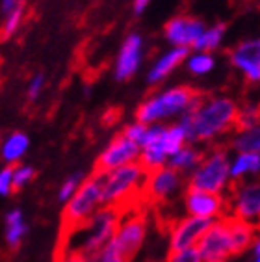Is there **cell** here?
I'll return each instance as SVG.
<instances>
[{"instance_id": "3957f363", "label": "cell", "mask_w": 260, "mask_h": 262, "mask_svg": "<svg viewBox=\"0 0 260 262\" xmlns=\"http://www.w3.org/2000/svg\"><path fill=\"white\" fill-rule=\"evenodd\" d=\"M147 175L149 173L138 164H126L108 173H102L100 179V201L106 207H115L125 210L138 205V199L143 195Z\"/></svg>"}, {"instance_id": "e0dca14e", "label": "cell", "mask_w": 260, "mask_h": 262, "mask_svg": "<svg viewBox=\"0 0 260 262\" xmlns=\"http://www.w3.org/2000/svg\"><path fill=\"white\" fill-rule=\"evenodd\" d=\"M190 54L188 49H182V47H173L171 51L164 52V54L156 60V63L153 66V69L149 71V75H147V82L156 86V84H160L162 80H165L167 76L177 69V67L186 60V56Z\"/></svg>"}, {"instance_id": "d590c367", "label": "cell", "mask_w": 260, "mask_h": 262, "mask_svg": "<svg viewBox=\"0 0 260 262\" xmlns=\"http://www.w3.org/2000/svg\"><path fill=\"white\" fill-rule=\"evenodd\" d=\"M149 2L150 0H134V13L136 15H141V13L147 10Z\"/></svg>"}, {"instance_id": "7402d4cb", "label": "cell", "mask_w": 260, "mask_h": 262, "mask_svg": "<svg viewBox=\"0 0 260 262\" xmlns=\"http://www.w3.org/2000/svg\"><path fill=\"white\" fill-rule=\"evenodd\" d=\"M201 158H203V152L197 151L190 143H186L184 147H180L179 151L173 152V155L167 158V166L182 175V173H186V171H193V167L199 164Z\"/></svg>"}, {"instance_id": "8fae6325", "label": "cell", "mask_w": 260, "mask_h": 262, "mask_svg": "<svg viewBox=\"0 0 260 262\" xmlns=\"http://www.w3.org/2000/svg\"><path fill=\"white\" fill-rule=\"evenodd\" d=\"M184 207L188 216L218 220L227 214V199L221 193H210L188 188L184 195Z\"/></svg>"}, {"instance_id": "ac0fdd59", "label": "cell", "mask_w": 260, "mask_h": 262, "mask_svg": "<svg viewBox=\"0 0 260 262\" xmlns=\"http://www.w3.org/2000/svg\"><path fill=\"white\" fill-rule=\"evenodd\" d=\"M225 223L227 229H229L230 234V242H232V249H234V255H240V253L247 251L253 242L256 240V229L255 223L244 222V220H238V217L225 214Z\"/></svg>"}, {"instance_id": "d6a6232c", "label": "cell", "mask_w": 260, "mask_h": 262, "mask_svg": "<svg viewBox=\"0 0 260 262\" xmlns=\"http://www.w3.org/2000/svg\"><path fill=\"white\" fill-rule=\"evenodd\" d=\"M13 192V167L6 166L0 169V195L8 197Z\"/></svg>"}, {"instance_id": "603a6c76", "label": "cell", "mask_w": 260, "mask_h": 262, "mask_svg": "<svg viewBox=\"0 0 260 262\" xmlns=\"http://www.w3.org/2000/svg\"><path fill=\"white\" fill-rule=\"evenodd\" d=\"M26 15V2L20 0L19 4L13 10L2 13V25H0V41H6L13 37L19 32V28L23 26V20Z\"/></svg>"}, {"instance_id": "1f68e13d", "label": "cell", "mask_w": 260, "mask_h": 262, "mask_svg": "<svg viewBox=\"0 0 260 262\" xmlns=\"http://www.w3.org/2000/svg\"><path fill=\"white\" fill-rule=\"evenodd\" d=\"M145 130H147V125H143V123H140V121H134V123H130V125L125 126L123 136L140 147L141 140H143V136H145Z\"/></svg>"}, {"instance_id": "30bf717a", "label": "cell", "mask_w": 260, "mask_h": 262, "mask_svg": "<svg viewBox=\"0 0 260 262\" xmlns=\"http://www.w3.org/2000/svg\"><path fill=\"white\" fill-rule=\"evenodd\" d=\"M138 157H140V147L136 145V143H132L130 140H126L123 134H119V136H115L108 143V147H106L104 151L100 152L93 173H99V175L108 173L121 166L138 162Z\"/></svg>"}, {"instance_id": "4316f807", "label": "cell", "mask_w": 260, "mask_h": 262, "mask_svg": "<svg viewBox=\"0 0 260 262\" xmlns=\"http://www.w3.org/2000/svg\"><path fill=\"white\" fill-rule=\"evenodd\" d=\"M215 66V58L212 52H199L195 51L193 54L186 56V67L191 75L195 76H203L206 73H210Z\"/></svg>"}, {"instance_id": "6da1fadb", "label": "cell", "mask_w": 260, "mask_h": 262, "mask_svg": "<svg viewBox=\"0 0 260 262\" xmlns=\"http://www.w3.org/2000/svg\"><path fill=\"white\" fill-rule=\"evenodd\" d=\"M238 104L230 97H201L180 114L188 143H208L234 128Z\"/></svg>"}, {"instance_id": "d6986e66", "label": "cell", "mask_w": 260, "mask_h": 262, "mask_svg": "<svg viewBox=\"0 0 260 262\" xmlns=\"http://www.w3.org/2000/svg\"><path fill=\"white\" fill-rule=\"evenodd\" d=\"M260 169L258 152H236V157L229 162V179L240 182L247 175H255Z\"/></svg>"}, {"instance_id": "4dcf8cb0", "label": "cell", "mask_w": 260, "mask_h": 262, "mask_svg": "<svg viewBox=\"0 0 260 262\" xmlns=\"http://www.w3.org/2000/svg\"><path fill=\"white\" fill-rule=\"evenodd\" d=\"M167 262H203L197 247H188V249H180V251H169Z\"/></svg>"}, {"instance_id": "52a82bcc", "label": "cell", "mask_w": 260, "mask_h": 262, "mask_svg": "<svg viewBox=\"0 0 260 262\" xmlns=\"http://www.w3.org/2000/svg\"><path fill=\"white\" fill-rule=\"evenodd\" d=\"M229 152L223 147H215L201 158L193 167L188 181V188L210 193H221L229 186Z\"/></svg>"}, {"instance_id": "4fadbf2b", "label": "cell", "mask_w": 260, "mask_h": 262, "mask_svg": "<svg viewBox=\"0 0 260 262\" xmlns=\"http://www.w3.org/2000/svg\"><path fill=\"white\" fill-rule=\"evenodd\" d=\"M180 184H182V175L171 169L169 166H164L147 175L143 195L153 203H164L179 190Z\"/></svg>"}, {"instance_id": "9a60e30c", "label": "cell", "mask_w": 260, "mask_h": 262, "mask_svg": "<svg viewBox=\"0 0 260 262\" xmlns=\"http://www.w3.org/2000/svg\"><path fill=\"white\" fill-rule=\"evenodd\" d=\"M143 58V39L140 34H130L121 47L117 60H115L114 75L119 82H125L138 73Z\"/></svg>"}, {"instance_id": "d4e9b609", "label": "cell", "mask_w": 260, "mask_h": 262, "mask_svg": "<svg viewBox=\"0 0 260 262\" xmlns=\"http://www.w3.org/2000/svg\"><path fill=\"white\" fill-rule=\"evenodd\" d=\"M230 147L236 152H258L260 151V132L256 128L249 130H234V136L230 140Z\"/></svg>"}, {"instance_id": "277c9868", "label": "cell", "mask_w": 260, "mask_h": 262, "mask_svg": "<svg viewBox=\"0 0 260 262\" xmlns=\"http://www.w3.org/2000/svg\"><path fill=\"white\" fill-rule=\"evenodd\" d=\"M201 97L203 95L199 91H195L190 86L169 88V90L150 95L149 99L141 102L136 110V121L143 123V125H153V123H160L162 119H167V117L180 116L193 102L199 101Z\"/></svg>"}, {"instance_id": "484cf974", "label": "cell", "mask_w": 260, "mask_h": 262, "mask_svg": "<svg viewBox=\"0 0 260 262\" xmlns=\"http://www.w3.org/2000/svg\"><path fill=\"white\" fill-rule=\"evenodd\" d=\"M188 143V138H186V132L182 130V126L179 123L175 125H165V130H164V136H162V147H164L165 155L167 158L177 152L180 147H184Z\"/></svg>"}, {"instance_id": "e575fe53", "label": "cell", "mask_w": 260, "mask_h": 262, "mask_svg": "<svg viewBox=\"0 0 260 262\" xmlns=\"http://www.w3.org/2000/svg\"><path fill=\"white\" fill-rule=\"evenodd\" d=\"M249 249H251V262H260V242L258 240H255Z\"/></svg>"}, {"instance_id": "83f0119b", "label": "cell", "mask_w": 260, "mask_h": 262, "mask_svg": "<svg viewBox=\"0 0 260 262\" xmlns=\"http://www.w3.org/2000/svg\"><path fill=\"white\" fill-rule=\"evenodd\" d=\"M256 126H258V106L249 102V104L238 108L232 130H249V128H256Z\"/></svg>"}, {"instance_id": "7c38bea8", "label": "cell", "mask_w": 260, "mask_h": 262, "mask_svg": "<svg viewBox=\"0 0 260 262\" xmlns=\"http://www.w3.org/2000/svg\"><path fill=\"white\" fill-rule=\"evenodd\" d=\"M214 220H205V217L186 216L171 227L169 232V251H180V249H188L195 247L199 244L201 236L210 227Z\"/></svg>"}, {"instance_id": "9c48e42d", "label": "cell", "mask_w": 260, "mask_h": 262, "mask_svg": "<svg viewBox=\"0 0 260 262\" xmlns=\"http://www.w3.org/2000/svg\"><path fill=\"white\" fill-rule=\"evenodd\" d=\"M230 216L244 220V222L255 223L260 214V188L258 182H244V184H234L230 201L227 203Z\"/></svg>"}, {"instance_id": "44dd1931", "label": "cell", "mask_w": 260, "mask_h": 262, "mask_svg": "<svg viewBox=\"0 0 260 262\" xmlns=\"http://www.w3.org/2000/svg\"><path fill=\"white\" fill-rule=\"evenodd\" d=\"M26 232H28V225L25 222V216L19 208H13L6 214V242L10 247H19L20 242L25 240Z\"/></svg>"}, {"instance_id": "836d02e7", "label": "cell", "mask_w": 260, "mask_h": 262, "mask_svg": "<svg viewBox=\"0 0 260 262\" xmlns=\"http://www.w3.org/2000/svg\"><path fill=\"white\" fill-rule=\"evenodd\" d=\"M43 88H45V75L39 73V75H35L30 80V84H28V101L30 102L37 101Z\"/></svg>"}, {"instance_id": "f1b7e54d", "label": "cell", "mask_w": 260, "mask_h": 262, "mask_svg": "<svg viewBox=\"0 0 260 262\" xmlns=\"http://www.w3.org/2000/svg\"><path fill=\"white\" fill-rule=\"evenodd\" d=\"M34 177H35V169L32 166L20 164V166L13 167V192H19L25 186H28Z\"/></svg>"}, {"instance_id": "7a4b0ae2", "label": "cell", "mask_w": 260, "mask_h": 262, "mask_svg": "<svg viewBox=\"0 0 260 262\" xmlns=\"http://www.w3.org/2000/svg\"><path fill=\"white\" fill-rule=\"evenodd\" d=\"M121 210L115 207L97 208L84 223L61 234L63 251L60 253H78V255H91L100 251L114 236L117 223H119Z\"/></svg>"}, {"instance_id": "5b68a950", "label": "cell", "mask_w": 260, "mask_h": 262, "mask_svg": "<svg viewBox=\"0 0 260 262\" xmlns=\"http://www.w3.org/2000/svg\"><path fill=\"white\" fill-rule=\"evenodd\" d=\"M147 236V216L138 210V205L121 210L119 223L106 246L123 262H130L140 251Z\"/></svg>"}, {"instance_id": "ba28073f", "label": "cell", "mask_w": 260, "mask_h": 262, "mask_svg": "<svg viewBox=\"0 0 260 262\" xmlns=\"http://www.w3.org/2000/svg\"><path fill=\"white\" fill-rule=\"evenodd\" d=\"M195 247H197L203 262H227L230 257H234L225 217L221 216L214 220Z\"/></svg>"}, {"instance_id": "ffe728a7", "label": "cell", "mask_w": 260, "mask_h": 262, "mask_svg": "<svg viewBox=\"0 0 260 262\" xmlns=\"http://www.w3.org/2000/svg\"><path fill=\"white\" fill-rule=\"evenodd\" d=\"M30 147V138L25 132H11L0 145V157L6 164H17Z\"/></svg>"}, {"instance_id": "5bb4252c", "label": "cell", "mask_w": 260, "mask_h": 262, "mask_svg": "<svg viewBox=\"0 0 260 262\" xmlns=\"http://www.w3.org/2000/svg\"><path fill=\"white\" fill-rule=\"evenodd\" d=\"M206 26L203 20L195 19L190 15H177L165 25L164 35L173 47H182V49H190L193 43L199 39Z\"/></svg>"}, {"instance_id": "2e32d148", "label": "cell", "mask_w": 260, "mask_h": 262, "mask_svg": "<svg viewBox=\"0 0 260 262\" xmlns=\"http://www.w3.org/2000/svg\"><path fill=\"white\" fill-rule=\"evenodd\" d=\"M230 63L242 71L245 80L256 84L260 80V41L249 39L238 45L229 52Z\"/></svg>"}, {"instance_id": "cb8c5ba5", "label": "cell", "mask_w": 260, "mask_h": 262, "mask_svg": "<svg viewBox=\"0 0 260 262\" xmlns=\"http://www.w3.org/2000/svg\"><path fill=\"white\" fill-rule=\"evenodd\" d=\"M225 30H227L225 25H214L210 28H205L203 34L199 35V39L193 43L195 51L214 52L215 49H220L221 43H223V37H225Z\"/></svg>"}, {"instance_id": "8992f818", "label": "cell", "mask_w": 260, "mask_h": 262, "mask_svg": "<svg viewBox=\"0 0 260 262\" xmlns=\"http://www.w3.org/2000/svg\"><path fill=\"white\" fill-rule=\"evenodd\" d=\"M100 179L99 173H93L91 177L84 179L76 192L67 199L63 210V223H61V234L69 232L71 229L78 227L88 217L93 214L99 207H102L100 201Z\"/></svg>"}, {"instance_id": "f546056e", "label": "cell", "mask_w": 260, "mask_h": 262, "mask_svg": "<svg viewBox=\"0 0 260 262\" xmlns=\"http://www.w3.org/2000/svg\"><path fill=\"white\" fill-rule=\"evenodd\" d=\"M82 181H84V175H82V173H75V175H71L69 179H65L60 188V192H58V199H60L61 203L67 201V199L76 192V188L80 186Z\"/></svg>"}]
</instances>
